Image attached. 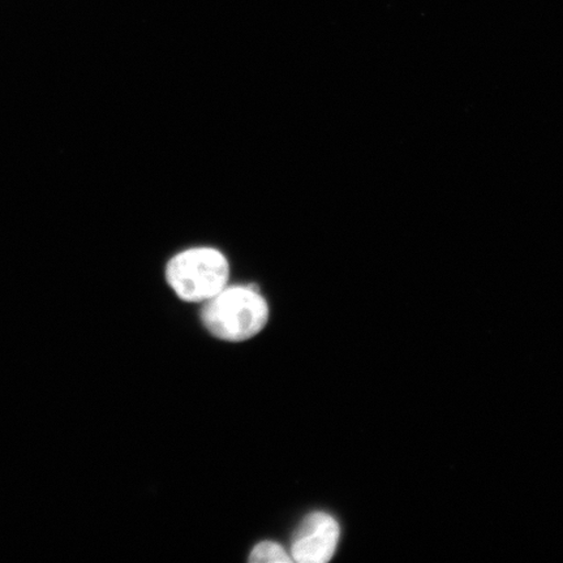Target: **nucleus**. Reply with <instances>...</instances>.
<instances>
[{"mask_svg":"<svg viewBox=\"0 0 563 563\" xmlns=\"http://www.w3.org/2000/svg\"><path fill=\"white\" fill-rule=\"evenodd\" d=\"M269 314V306L256 286L228 285L203 302L201 320L218 340L244 342L263 332Z\"/></svg>","mask_w":563,"mask_h":563,"instance_id":"obj_1","label":"nucleus"},{"mask_svg":"<svg viewBox=\"0 0 563 563\" xmlns=\"http://www.w3.org/2000/svg\"><path fill=\"white\" fill-rule=\"evenodd\" d=\"M231 266L227 255L216 246L196 245L168 260L167 285L183 301L206 302L229 285Z\"/></svg>","mask_w":563,"mask_h":563,"instance_id":"obj_2","label":"nucleus"},{"mask_svg":"<svg viewBox=\"0 0 563 563\" xmlns=\"http://www.w3.org/2000/svg\"><path fill=\"white\" fill-rule=\"evenodd\" d=\"M341 527L328 512L308 514L292 537L291 559L299 563H327L334 558Z\"/></svg>","mask_w":563,"mask_h":563,"instance_id":"obj_3","label":"nucleus"},{"mask_svg":"<svg viewBox=\"0 0 563 563\" xmlns=\"http://www.w3.org/2000/svg\"><path fill=\"white\" fill-rule=\"evenodd\" d=\"M292 559L287 554L285 548L273 543V541H263L253 548L250 555V562L253 563H287Z\"/></svg>","mask_w":563,"mask_h":563,"instance_id":"obj_4","label":"nucleus"}]
</instances>
